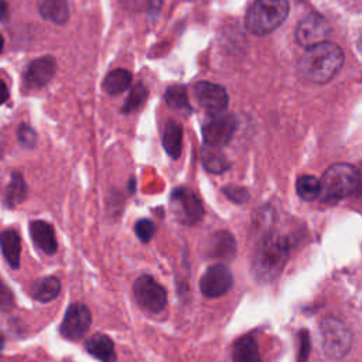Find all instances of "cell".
<instances>
[{"instance_id":"d4e9b609","label":"cell","mask_w":362,"mask_h":362,"mask_svg":"<svg viewBox=\"0 0 362 362\" xmlns=\"http://www.w3.org/2000/svg\"><path fill=\"white\" fill-rule=\"evenodd\" d=\"M296 189L301 199L304 201H313L320 195L321 191V182L317 177L304 174L300 175L296 181Z\"/></svg>"},{"instance_id":"4dcf8cb0","label":"cell","mask_w":362,"mask_h":362,"mask_svg":"<svg viewBox=\"0 0 362 362\" xmlns=\"http://www.w3.org/2000/svg\"><path fill=\"white\" fill-rule=\"evenodd\" d=\"M298 339H300V346H298V362H305L308 359L310 351H311V341L307 329H303L298 332Z\"/></svg>"},{"instance_id":"e575fe53","label":"cell","mask_w":362,"mask_h":362,"mask_svg":"<svg viewBox=\"0 0 362 362\" xmlns=\"http://www.w3.org/2000/svg\"><path fill=\"white\" fill-rule=\"evenodd\" d=\"M3 45H4V40H3V37L0 35V52L3 51Z\"/></svg>"},{"instance_id":"d590c367","label":"cell","mask_w":362,"mask_h":362,"mask_svg":"<svg viewBox=\"0 0 362 362\" xmlns=\"http://www.w3.org/2000/svg\"><path fill=\"white\" fill-rule=\"evenodd\" d=\"M358 47H359V49H361V52H362V35H361V38L358 40Z\"/></svg>"},{"instance_id":"277c9868","label":"cell","mask_w":362,"mask_h":362,"mask_svg":"<svg viewBox=\"0 0 362 362\" xmlns=\"http://www.w3.org/2000/svg\"><path fill=\"white\" fill-rule=\"evenodd\" d=\"M287 14V0H257L247 13V28L257 35L269 34L286 20Z\"/></svg>"},{"instance_id":"3957f363","label":"cell","mask_w":362,"mask_h":362,"mask_svg":"<svg viewBox=\"0 0 362 362\" xmlns=\"http://www.w3.org/2000/svg\"><path fill=\"white\" fill-rule=\"evenodd\" d=\"M358 170L346 163H338L327 168L321 182L320 195L327 202H337L352 195L359 187Z\"/></svg>"},{"instance_id":"1f68e13d","label":"cell","mask_w":362,"mask_h":362,"mask_svg":"<svg viewBox=\"0 0 362 362\" xmlns=\"http://www.w3.org/2000/svg\"><path fill=\"white\" fill-rule=\"evenodd\" d=\"M13 303V294L8 291V288L0 281V307H8Z\"/></svg>"},{"instance_id":"4fadbf2b","label":"cell","mask_w":362,"mask_h":362,"mask_svg":"<svg viewBox=\"0 0 362 362\" xmlns=\"http://www.w3.org/2000/svg\"><path fill=\"white\" fill-rule=\"evenodd\" d=\"M55 72V62L51 57H41L30 62L25 71V83L30 88H40L47 85Z\"/></svg>"},{"instance_id":"52a82bcc","label":"cell","mask_w":362,"mask_h":362,"mask_svg":"<svg viewBox=\"0 0 362 362\" xmlns=\"http://www.w3.org/2000/svg\"><path fill=\"white\" fill-rule=\"evenodd\" d=\"M171 202L174 206L175 216L187 225L198 222L204 215V206L198 195L184 187H180L173 191Z\"/></svg>"},{"instance_id":"cb8c5ba5","label":"cell","mask_w":362,"mask_h":362,"mask_svg":"<svg viewBox=\"0 0 362 362\" xmlns=\"http://www.w3.org/2000/svg\"><path fill=\"white\" fill-rule=\"evenodd\" d=\"M25 182L21 174L14 173L4 189V201L8 206L18 205L25 198Z\"/></svg>"},{"instance_id":"f1b7e54d","label":"cell","mask_w":362,"mask_h":362,"mask_svg":"<svg viewBox=\"0 0 362 362\" xmlns=\"http://www.w3.org/2000/svg\"><path fill=\"white\" fill-rule=\"evenodd\" d=\"M17 136H18V141L21 146L24 147H34L35 146V141H37V134L34 132L33 127H30L28 124H21L18 127V132H17Z\"/></svg>"},{"instance_id":"ffe728a7","label":"cell","mask_w":362,"mask_h":362,"mask_svg":"<svg viewBox=\"0 0 362 362\" xmlns=\"http://www.w3.org/2000/svg\"><path fill=\"white\" fill-rule=\"evenodd\" d=\"M232 355L235 362H262L257 344L250 335H245L233 344Z\"/></svg>"},{"instance_id":"f546056e","label":"cell","mask_w":362,"mask_h":362,"mask_svg":"<svg viewBox=\"0 0 362 362\" xmlns=\"http://www.w3.org/2000/svg\"><path fill=\"white\" fill-rule=\"evenodd\" d=\"M223 194L233 202L236 204H243L249 199V192L246 188L243 187H238V185H228L223 188Z\"/></svg>"},{"instance_id":"6da1fadb","label":"cell","mask_w":362,"mask_h":362,"mask_svg":"<svg viewBox=\"0 0 362 362\" xmlns=\"http://www.w3.org/2000/svg\"><path fill=\"white\" fill-rule=\"evenodd\" d=\"M344 52L339 45L324 41L305 51L298 62L300 74L315 83L328 82L342 66Z\"/></svg>"},{"instance_id":"30bf717a","label":"cell","mask_w":362,"mask_h":362,"mask_svg":"<svg viewBox=\"0 0 362 362\" xmlns=\"http://www.w3.org/2000/svg\"><path fill=\"white\" fill-rule=\"evenodd\" d=\"M90 322L92 315L89 308L83 304L74 303L65 311L59 332L68 339H79L89 329Z\"/></svg>"},{"instance_id":"83f0119b","label":"cell","mask_w":362,"mask_h":362,"mask_svg":"<svg viewBox=\"0 0 362 362\" xmlns=\"http://www.w3.org/2000/svg\"><path fill=\"white\" fill-rule=\"evenodd\" d=\"M134 232H136L137 238H139L141 242L147 243V242H150V239L154 236L156 225H154L150 219L143 218V219H139V221L136 222V225H134Z\"/></svg>"},{"instance_id":"ac0fdd59","label":"cell","mask_w":362,"mask_h":362,"mask_svg":"<svg viewBox=\"0 0 362 362\" xmlns=\"http://www.w3.org/2000/svg\"><path fill=\"white\" fill-rule=\"evenodd\" d=\"M38 11L42 18L54 24H65L69 18L66 0H40Z\"/></svg>"},{"instance_id":"4316f807","label":"cell","mask_w":362,"mask_h":362,"mask_svg":"<svg viewBox=\"0 0 362 362\" xmlns=\"http://www.w3.org/2000/svg\"><path fill=\"white\" fill-rule=\"evenodd\" d=\"M146 98H147V89L141 83L136 85L132 89L130 95L127 96V99H126V102H124V105L122 107V112L123 113H132V112L137 110L143 105Z\"/></svg>"},{"instance_id":"d6a6232c","label":"cell","mask_w":362,"mask_h":362,"mask_svg":"<svg viewBox=\"0 0 362 362\" xmlns=\"http://www.w3.org/2000/svg\"><path fill=\"white\" fill-rule=\"evenodd\" d=\"M10 16V11H8V4L6 0H0V21H7Z\"/></svg>"},{"instance_id":"7402d4cb","label":"cell","mask_w":362,"mask_h":362,"mask_svg":"<svg viewBox=\"0 0 362 362\" xmlns=\"http://www.w3.org/2000/svg\"><path fill=\"white\" fill-rule=\"evenodd\" d=\"M132 83V74L127 69L119 68L109 72L103 81V89L109 95H117L126 90Z\"/></svg>"},{"instance_id":"836d02e7","label":"cell","mask_w":362,"mask_h":362,"mask_svg":"<svg viewBox=\"0 0 362 362\" xmlns=\"http://www.w3.org/2000/svg\"><path fill=\"white\" fill-rule=\"evenodd\" d=\"M7 99H8V88L3 81H0V105H3Z\"/></svg>"},{"instance_id":"44dd1931","label":"cell","mask_w":362,"mask_h":362,"mask_svg":"<svg viewBox=\"0 0 362 362\" xmlns=\"http://www.w3.org/2000/svg\"><path fill=\"white\" fill-rule=\"evenodd\" d=\"M163 147L171 158H178L182 148V129L177 122H168L163 133Z\"/></svg>"},{"instance_id":"e0dca14e","label":"cell","mask_w":362,"mask_h":362,"mask_svg":"<svg viewBox=\"0 0 362 362\" xmlns=\"http://www.w3.org/2000/svg\"><path fill=\"white\" fill-rule=\"evenodd\" d=\"M0 247L8 264L13 269H17L20 266L21 242L18 233L14 229H4L0 233Z\"/></svg>"},{"instance_id":"8fae6325","label":"cell","mask_w":362,"mask_h":362,"mask_svg":"<svg viewBox=\"0 0 362 362\" xmlns=\"http://www.w3.org/2000/svg\"><path fill=\"white\" fill-rule=\"evenodd\" d=\"M236 129V119L233 116H218L206 123L202 129L204 141L209 147L221 148L229 143Z\"/></svg>"},{"instance_id":"ba28073f","label":"cell","mask_w":362,"mask_h":362,"mask_svg":"<svg viewBox=\"0 0 362 362\" xmlns=\"http://www.w3.org/2000/svg\"><path fill=\"white\" fill-rule=\"evenodd\" d=\"M331 33L329 23L320 14H308L304 17L296 31V38L304 48H311L328 40Z\"/></svg>"},{"instance_id":"9a60e30c","label":"cell","mask_w":362,"mask_h":362,"mask_svg":"<svg viewBox=\"0 0 362 362\" xmlns=\"http://www.w3.org/2000/svg\"><path fill=\"white\" fill-rule=\"evenodd\" d=\"M86 351L102 362H116L113 341L105 334H95L85 344Z\"/></svg>"},{"instance_id":"d6986e66","label":"cell","mask_w":362,"mask_h":362,"mask_svg":"<svg viewBox=\"0 0 362 362\" xmlns=\"http://www.w3.org/2000/svg\"><path fill=\"white\" fill-rule=\"evenodd\" d=\"M59 290H61L59 279L55 276H47V277H41L33 284L31 296L41 303H47L54 300L59 294Z\"/></svg>"},{"instance_id":"603a6c76","label":"cell","mask_w":362,"mask_h":362,"mask_svg":"<svg viewBox=\"0 0 362 362\" xmlns=\"http://www.w3.org/2000/svg\"><path fill=\"white\" fill-rule=\"evenodd\" d=\"M201 160H202L205 170H208L209 173H214V174H221V173L226 171L230 165L228 158L219 151V148L209 147V146H206L202 150Z\"/></svg>"},{"instance_id":"9c48e42d","label":"cell","mask_w":362,"mask_h":362,"mask_svg":"<svg viewBox=\"0 0 362 362\" xmlns=\"http://www.w3.org/2000/svg\"><path fill=\"white\" fill-rule=\"evenodd\" d=\"M233 284V276L230 270L222 264L209 266L199 280L201 293L208 298H216L226 294Z\"/></svg>"},{"instance_id":"8992f818","label":"cell","mask_w":362,"mask_h":362,"mask_svg":"<svg viewBox=\"0 0 362 362\" xmlns=\"http://www.w3.org/2000/svg\"><path fill=\"white\" fill-rule=\"evenodd\" d=\"M133 294L139 305L150 313H160L167 304L165 288L147 274L137 277L133 284Z\"/></svg>"},{"instance_id":"7c38bea8","label":"cell","mask_w":362,"mask_h":362,"mask_svg":"<svg viewBox=\"0 0 362 362\" xmlns=\"http://www.w3.org/2000/svg\"><path fill=\"white\" fill-rule=\"evenodd\" d=\"M195 96L201 106L211 115H221L228 107L226 90L211 82H199L195 85Z\"/></svg>"},{"instance_id":"484cf974","label":"cell","mask_w":362,"mask_h":362,"mask_svg":"<svg viewBox=\"0 0 362 362\" xmlns=\"http://www.w3.org/2000/svg\"><path fill=\"white\" fill-rule=\"evenodd\" d=\"M165 102L170 107L173 109H188L189 105H188V98H187V92L182 86H171L167 89L165 92Z\"/></svg>"},{"instance_id":"5b68a950","label":"cell","mask_w":362,"mask_h":362,"mask_svg":"<svg viewBox=\"0 0 362 362\" xmlns=\"http://www.w3.org/2000/svg\"><path fill=\"white\" fill-rule=\"evenodd\" d=\"M324 352L329 358H344L352 346V332L348 325L337 317H325L320 322Z\"/></svg>"},{"instance_id":"7a4b0ae2","label":"cell","mask_w":362,"mask_h":362,"mask_svg":"<svg viewBox=\"0 0 362 362\" xmlns=\"http://www.w3.org/2000/svg\"><path fill=\"white\" fill-rule=\"evenodd\" d=\"M288 253L290 245L284 236H266L263 242L259 243L253 256L252 272L256 280L260 283H270L276 280L288 260Z\"/></svg>"},{"instance_id":"5bb4252c","label":"cell","mask_w":362,"mask_h":362,"mask_svg":"<svg viewBox=\"0 0 362 362\" xmlns=\"http://www.w3.org/2000/svg\"><path fill=\"white\" fill-rule=\"evenodd\" d=\"M30 235L38 249L47 255H54L58 249L54 228L45 221H33L30 223Z\"/></svg>"},{"instance_id":"2e32d148","label":"cell","mask_w":362,"mask_h":362,"mask_svg":"<svg viewBox=\"0 0 362 362\" xmlns=\"http://www.w3.org/2000/svg\"><path fill=\"white\" fill-rule=\"evenodd\" d=\"M236 252V243L233 236L228 230L216 232L208 245V253L212 257L230 259Z\"/></svg>"}]
</instances>
